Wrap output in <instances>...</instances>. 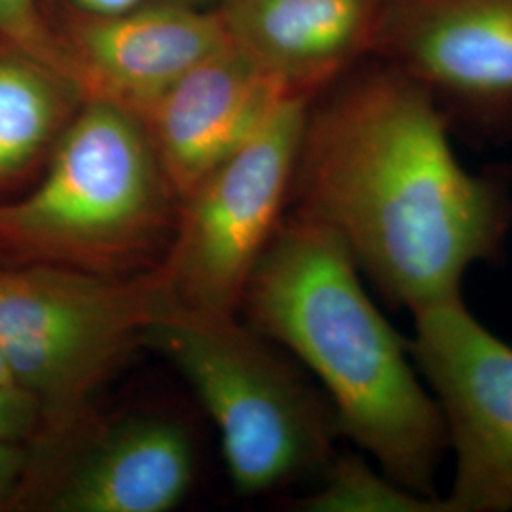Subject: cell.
<instances>
[{"instance_id":"obj_1","label":"cell","mask_w":512,"mask_h":512,"mask_svg":"<svg viewBox=\"0 0 512 512\" xmlns=\"http://www.w3.org/2000/svg\"><path fill=\"white\" fill-rule=\"evenodd\" d=\"M293 190L412 313L461 296L509 224L494 184L459 162L435 93L385 61L310 105Z\"/></svg>"},{"instance_id":"obj_2","label":"cell","mask_w":512,"mask_h":512,"mask_svg":"<svg viewBox=\"0 0 512 512\" xmlns=\"http://www.w3.org/2000/svg\"><path fill=\"white\" fill-rule=\"evenodd\" d=\"M241 308L323 384L340 433L385 475L427 497L446 425L410 363L408 340L374 306L346 243L327 224L296 211L281 220L256 262Z\"/></svg>"},{"instance_id":"obj_3","label":"cell","mask_w":512,"mask_h":512,"mask_svg":"<svg viewBox=\"0 0 512 512\" xmlns=\"http://www.w3.org/2000/svg\"><path fill=\"white\" fill-rule=\"evenodd\" d=\"M177 217L141 118L84 101L37 184L0 202V266L141 274L164 262Z\"/></svg>"},{"instance_id":"obj_4","label":"cell","mask_w":512,"mask_h":512,"mask_svg":"<svg viewBox=\"0 0 512 512\" xmlns=\"http://www.w3.org/2000/svg\"><path fill=\"white\" fill-rule=\"evenodd\" d=\"M162 264L131 275L0 266V351L42 412L38 435L90 412L93 393L175 304Z\"/></svg>"},{"instance_id":"obj_5","label":"cell","mask_w":512,"mask_h":512,"mask_svg":"<svg viewBox=\"0 0 512 512\" xmlns=\"http://www.w3.org/2000/svg\"><path fill=\"white\" fill-rule=\"evenodd\" d=\"M145 348L175 366L200 397L241 494L270 492L329 463L334 414L236 317L175 302L148 330Z\"/></svg>"},{"instance_id":"obj_6","label":"cell","mask_w":512,"mask_h":512,"mask_svg":"<svg viewBox=\"0 0 512 512\" xmlns=\"http://www.w3.org/2000/svg\"><path fill=\"white\" fill-rule=\"evenodd\" d=\"M311 93L289 95L183 200L162 268L177 304L236 317L293 190Z\"/></svg>"},{"instance_id":"obj_7","label":"cell","mask_w":512,"mask_h":512,"mask_svg":"<svg viewBox=\"0 0 512 512\" xmlns=\"http://www.w3.org/2000/svg\"><path fill=\"white\" fill-rule=\"evenodd\" d=\"M408 349L456 452L444 511H512V346L458 296L414 311Z\"/></svg>"},{"instance_id":"obj_8","label":"cell","mask_w":512,"mask_h":512,"mask_svg":"<svg viewBox=\"0 0 512 512\" xmlns=\"http://www.w3.org/2000/svg\"><path fill=\"white\" fill-rule=\"evenodd\" d=\"M194 478L192 442L158 416L93 420L37 435L12 509L50 512H165Z\"/></svg>"},{"instance_id":"obj_9","label":"cell","mask_w":512,"mask_h":512,"mask_svg":"<svg viewBox=\"0 0 512 512\" xmlns=\"http://www.w3.org/2000/svg\"><path fill=\"white\" fill-rule=\"evenodd\" d=\"M54 29L82 101L116 105L139 118L179 78L232 42L219 8L196 0H158L101 18L65 12Z\"/></svg>"},{"instance_id":"obj_10","label":"cell","mask_w":512,"mask_h":512,"mask_svg":"<svg viewBox=\"0 0 512 512\" xmlns=\"http://www.w3.org/2000/svg\"><path fill=\"white\" fill-rule=\"evenodd\" d=\"M293 93L234 42L203 59L141 116L179 200L241 147Z\"/></svg>"},{"instance_id":"obj_11","label":"cell","mask_w":512,"mask_h":512,"mask_svg":"<svg viewBox=\"0 0 512 512\" xmlns=\"http://www.w3.org/2000/svg\"><path fill=\"white\" fill-rule=\"evenodd\" d=\"M372 52L435 95L512 101V0H384Z\"/></svg>"},{"instance_id":"obj_12","label":"cell","mask_w":512,"mask_h":512,"mask_svg":"<svg viewBox=\"0 0 512 512\" xmlns=\"http://www.w3.org/2000/svg\"><path fill=\"white\" fill-rule=\"evenodd\" d=\"M384 0H220L230 40L296 92L372 52Z\"/></svg>"},{"instance_id":"obj_13","label":"cell","mask_w":512,"mask_h":512,"mask_svg":"<svg viewBox=\"0 0 512 512\" xmlns=\"http://www.w3.org/2000/svg\"><path fill=\"white\" fill-rule=\"evenodd\" d=\"M82 103L52 65L0 40V196L42 173Z\"/></svg>"},{"instance_id":"obj_14","label":"cell","mask_w":512,"mask_h":512,"mask_svg":"<svg viewBox=\"0 0 512 512\" xmlns=\"http://www.w3.org/2000/svg\"><path fill=\"white\" fill-rule=\"evenodd\" d=\"M306 512H446L442 497L412 492L353 454L330 461L321 488L298 501Z\"/></svg>"},{"instance_id":"obj_15","label":"cell","mask_w":512,"mask_h":512,"mask_svg":"<svg viewBox=\"0 0 512 512\" xmlns=\"http://www.w3.org/2000/svg\"><path fill=\"white\" fill-rule=\"evenodd\" d=\"M0 40L37 55L69 80L63 44L42 0H0Z\"/></svg>"},{"instance_id":"obj_16","label":"cell","mask_w":512,"mask_h":512,"mask_svg":"<svg viewBox=\"0 0 512 512\" xmlns=\"http://www.w3.org/2000/svg\"><path fill=\"white\" fill-rule=\"evenodd\" d=\"M42 425L37 399L19 385H0V440L31 442Z\"/></svg>"},{"instance_id":"obj_17","label":"cell","mask_w":512,"mask_h":512,"mask_svg":"<svg viewBox=\"0 0 512 512\" xmlns=\"http://www.w3.org/2000/svg\"><path fill=\"white\" fill-rule=\"evenodd\" d=\"M29 461V444L0 440V509H12Z\"/></svg>"},{"instance_id":"obj_18","label":"cell","mask_w":512,"mask_h":512,"mask_svg":"<svg viewBox=\"0 0 512 512\" xmlns=\"http://www.w3.org/2000/svg\"><path fill=\"white\" fill-rule=\"evenodd\" d=\"M59 2H63L67 14L101 18V16H114V14L129 12V10L147 6L150 2H158V0H59ZM196 2L209 4V0H196Z\"/></svg>"},{"instance_id":"obj_19","label":"cell","mask_w":512,"mask_h":512,"mask_svg":"<svg viewBox=\"0 0 512 512\" xmlns=\"http://www.w3.org/2000/svg\"><path fill=\"white\" fill-rule=\"evenodd\" d=\"M12 384H14V380H12V376H10V370H8L6 361H4V357H2V351H0V385Z\"/></svg>"}]
</instances>
